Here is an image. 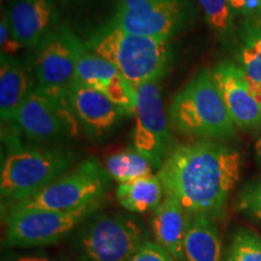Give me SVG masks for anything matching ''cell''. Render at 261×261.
I'll list each match as a JSON object with an SVG mask.
<instances>
[{"mask_svg": "<svg viewBox=\"0 0 261 261\" xmlns=\"http://www.w3.org/2000/svg\"><path fill=\"white\" fill-rule=\"evenodd\" d=\"M86 46L69 25L60 23L34 48L29 63L35 85L50 93L67 94L75 81L77 60Z\"/></svg>", "mask_w": 261, "mask_h": 261, "instance_id": "9c48e42d", "label": "cell"}, {"mask_svg": "<svg viewBox=\"0 0 261 261\" xmlns=\"http://www.w3.org/2000/svg\"><path fill=\"white\" fill-rule=\"evenodd\" d=\"M225 261H261V236L248 227H238L231 237Z\"/></svg>", "mask_w": 261, "mask_h": 261, "instance_id": "603a6c76", "label": "cell"}, {"mask_svg": "<svg viewBox=\"0 0 261 261\" xmlns=\"http://www.w3.org/2000/svg\"><path fill=\"white\" fill-rule=\"evenodd\" d=\"M103 201L74 211H48L40 208H10L3 213L4 246L31 249L54 246L71 236L87 218L102 207Z\"/></svg>", "mask_w": 261, "mask_h": 261, "instance_id": "8992f818", "label": "cell"}, {"mask_svg": "<svg viewBox=\"0 0 261 261\" xmlns=\"http://www.w3.org/2000/svg\"><path fill=\"white\" fill-rule=\"evenodd\" d=\"M110 182L112 178L102 163L97 159H89L71 168L31 198L10 208L74 211L103 201L109 190Z\"/></svg>", "mask_w": 261, "mask_h": 261, "instance_id": "52a82bcc", "label": "cell"}, {"mask_svg": "<svg viewBox=\"0 0 261 261\" xmlns=\"http://www.w3.org/2000/svg\"><path fill=\"white\" fill-rule=\"evenodd\" d=\"M75 81L107 96L114 104L125 110L127 115H135L137 96L115 65L91 52L87 46L81 51L76 65Z\"/></svg>", "mask_w": 261, "mask_h": 261, "instance_id": "5bb4252c", "label": "cell"}, {"mask_svg": "<svg viewBox=\"0 0 261 261\" xmlns=\"http://www.w3.org/2000/svg\"><path fill=\"white\" fill-rule=\"evenodd\" d=\"M31 68L16 56H0V116L3 125L14 122L34 83Z\"/></svg>", "mask_w": 261, "mask_h": 261, "instance_id": "e0dca14e", "label": "cell"}, {"mask_svg": "<svg viewBox=\"0 0 261 261\" xmlns=\"http://www.w3.org/2000/svg\"><path fill=\"white\" fill-rule=\"evenodd\" d=\"M234 56L250 81L261 86V17L242 18Z\"/></svg>", "mask_w": 261, "mask_h": 261, "instance_id": "ffe728a7", "label": "cell"}, {"mask_svg": "<svg viewBox=\"0 0 261 261\" xmlns=\"http://www.w3.org/2000/svg\"><path fill=\"white\" fill-rule=\"evenodd\" d=\"M2 2H9L10 3V2H11V0H2Z\"/></svg>", "mask_w": 261, "mask_h": 261, "instance_id": "f546056e", "label": "cell"}, {"mask_svg": "<svg viewBox=\"0 0 261 261\" xmlns=\"http://www.w3.org/2000/svg\"><path fill=\"white\" fill-rule=\"evenodd\" d=\"M86 46L115 65L133 87L159 83L168 73L172 61L169 41L130 34L110 25H99L93 31Z\"/></svg>", "mask_w": 261, "mask_h": 261, "instance_id": "277c9868", "label": "cell"}, {"mask_svg": "<svg viewBox=\"0 0 261 261\" xmlns=\"http://www.w3.org/2000/svg\"><path fill=\"white\" fill-rule=\"evenodd\" d=\"M104 167L110 178L119 182V185L149 177L155 171L149 160L133 145L110 155L106 160Z\"/></svg>", "mask_w": 261, "mask_h": 261, "instance_id": "7402d4cb", "label": "cell"}, {"mask_svg": "<svg viewBox=\"0 0 261 261\" xmlns=\"http://www.w3.org/2000/svg\"><path fill=\"white\" fill-rule=\"evenodd\" d=\"M0 45H2V54L6 56H16V54L23 48L12 34L8 16L4 11L2 12V21H0Z\"/></svg>", "mask_w": 261, "mask_h": 261, "instance_id": "d4e9b609", "label": "cell"}, {"mask_svg": "<svg viewBox=\"0 0 261 261\" xmlns=\"http://www.w3.org/2000/svg\"><path fill=\"white\" fill-rule=\"evenodd\" d=\"M236 207L244 217L261 223V177L249 181L241 189Z\"/></svg>", "mask_w": 261, "mask_h": 261, "instance_id": "cb8c5ba5", "label": "cell"}, {"mask_svg": "<svg viewBox=\"0 0 261 261\" xmlns=\"http://www.w3.org/2000/svg\"><path fill=\"white\" fill-rule=\"evenodd\" d=\"M10 125L40 144L65 143L77 137L81 128L71 110L68 93H50L37 85Z\"/></svg>", "mask_w": 261, "mask_h": 261, "instance_id": "ba28073f", "label": "cell"}, {"mask_svg": "<svg viewBox=\"0 0 261 261\" xmlns=\"http://www.w3.org/2000/svg\"><path fill=\"white\" fill-rule=\"evenodd\" d=\"M191 215L177 201L165 196L152 212L150 232L154 242L175 261L184 260V242Z\"/></svg>", "mask_w": 261, "mask_h": 261, "instance_id": "2e32d148", "label": "cell"}, {"mask_svg": "<svg viewBox=\"0 0 261 261\" xmlns=\"http://www.w3.org/2000/svg\"><path fill=\"white\" fill-rule=\"evenodd\" d=\"M10 261H56L45 255H37V254H25V255L14 256Z\"/></svg>", "mask_w": 261, "mask_h": 261, "instance_id": "83f0119b", "label": "cell"}, {"mask_svg": "<svg viewBox=\"0 0 261 261\" xmlns=\"http://www.w3.org/2000/svg\"><path fill=\"white\" fill-rule=\"evenodd\" d=\"M228 4L240 17H261V0H228Z\"/></svg>", "mask_w": 261, "mask_h": 261, "instance_id": "4316f807", "label": "cell"}, {"mask_svg": "<svg viewBox=\"0 0 261 261\" xmlns=\"http://www.w3.org/2000/svg\"><path fill=\"white\" fill-rule=\"evenodd\" d=\"M172 128L182 136L204 140H225L237 137L212 69H201L179 92L168 107Z\"/></svg>", "mask_w": 261, "mask_h": 261, "instance_id": "3957f363", "label": "cell"}, {"mask_svg": "<svg viewBox=\"0 0 261 261\" xmlns=\"http://www.w3.org/2000/svg\"><path fill=\"white\" fill-rule=\"evenodd\" d=\"M68 99L81 129L91 140L106 138L128 116L103 93L76 81L68 90Z\"/></svg>", "mask_w": 261, "mask_h": 261, "instance_id": "4fadbf2b", "label": "cell"}, {"mask_svg": "<svg viewBox=\"0 0 261 261\" xmlns=\"http://www.w3.org/2000/svg\"><path fill=\"white\" fill-rule=\"evenodd\" d=\"M240 150L220 140L177 145L159 169L165 195L190 215L221 217L242 172Z\"/></svg>", "mask_w": 261, "mask_h": 261, "instance_id": "6da1fadb", "label": "cell"}, {"mask_svg": "<svg viewBox=\"0 0 261 261\" xmlns=\"http://www.w3.org/2000/svg\"><path fill=\"white\" fill-rule=\"evenodd\" d=\"M10 126L2 135L5 145L0 169L3 212L57 180L73 168L77 159L73 151L60 146L25 145L19 139L18 129Z\"/></svg>", "mask_w": 261, "mask_h": 261, "instance_id": "7a4b0ae2", "label": "cell"}, {"mask_svg": "<svg viewBox=\"0 0 261 261\" xmlns=\"http://www.w3.org/2000/svg\"><path fill=\"white\" fill-rule=\"evenodd\" d=\"M150 238L135 215L98 211L70 236V253L74 261H130Z\"/></svg>", "mask_w": 261, "mask_h": 261, "instance_id": "5b68a950", "label": "cell"}, {"mask_svg": "<svg viewBox=\"0 0 261 261\" xmlns=\"http://www.w3.org/2000/svg\"><path fill=\"white\" fill-rule=\"evenodd\" d=\"M255 160L261 167V135L255 142Z\"/></svg>", "mask_w": 261, "mask_h": 261, "instance_id": "f1b7e54d", "label": "cell"}, {"mask_svg": "<svg viewBox=\"0 0 261 261\" xmlns=\"http://www.w3.org/2000/svg\"><path fill=\"white\" fill-rule=\"evenodd\" d=\"M136 125L132 145L149 160L159 172L163 162L175 148L172 125L163 106L158 83H145L135 87Z\"/></svg>", "mask_w": 261, "mask_h": 261, "instance_id": "30bf717a", "label": "cell"}, {"mask_svg": "<svg viewBox=\"0 0 261 261\" xmlns=\"http://www.w3.org/2000/svg\"><path fill=\"white\" fill-rule=\"evenodd\" d=\"M130 261H175L167 252L158 246L154 241H150Z\"/></svg>", "mask_w": 261, "mask_h": 261, "instance_id": "484cf974", "label": "cell"}, {"mask_svg": "<svg viewBox=\"0 0 261 261\" xmlns=\"http://www.w3.org/2000/svg\"><path fill=\"white\" fill-rule=\"evenodd\" d=\"M192 6L191 0H155L136 8L116 10L102 25L169 41L191 21Z\"/></svg>", "mask_w": 261, "mask_h": 261, "instance_id": "8fae6325", "label": "cell"}, {"mask_svg": "<svg viewBox=\"0 0 261 261\" xmlns=\"http://www.w3.org/2000/svg\"><path fill=\"white\" fill-rule=\"evenodd\" d=\"M165 196V189L158 174L120 184L116 189L120 205L129 213L136 214L154 212Z\"/></svg>", "mask_w": 261, "mask_h": 261, "instance_id": "d6986e66", "label": "cell"}, {"mask_svg": "<svg viewBox=\"0 0 261 261\" xmlns=\"http://www.w3.org/2000/svg\"><path fill=\"white\" fill-rule=\"evenodd\" d=\"M5 14L16 40L32 50L60 24L56 0H11Z\"/></svg>", "mask_w": 261, "mask_h": 261, "instance_id": "9a60e30c", "label": "cell"}, {"mask_svg": "<svg viewBox=\"0 0 261 261\" xmlns=\"http://www.w3.org/2000/svg\"><path fill=\"white\" fill-rule=\"evenodd\" d=\"M212 74L237 128L248 130L261 126V86L250 81L237 62L231 60L215 64Z\"/></svg>", "mask_w": 261, "mask_h": 261, "instance_id": "7c38bea8", "label": "cell"}, {"mask_svg": "<svg viewBox=\"0 0 261 261\" xmlns=\"http://www.w3.org/2000/svg\"><path fill=\"white\" fill-rule=\"evenodd\" d=\"M202 15L208 27L227 50L237 47L236 15L228 0H197Z\"/></svg>", "mask_w": 261, "mask_h": 261, "instance_id": "44dd1931", "label": "cell"}, {"mask_svg": "<svg viewBox=\"0 0 261 261\" xmlns=\"http://www.w3.org/2000/svg\"><path fill=\"white\" fill-rule=\"evenodd\" d=\"M185 261H225L223 240L214 219L191 215L184 242Z\"/></svg>", "mask_w": 261, "mask_h": 261, "instance_id": "ac0fdd59", "label": "cell"}]
</instances>
